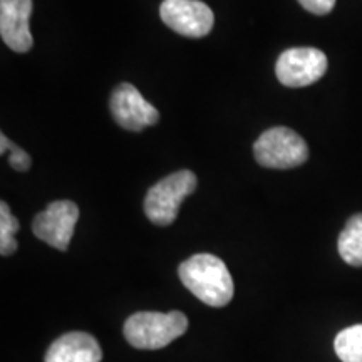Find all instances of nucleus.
Listing matches in <instances>:
<instances>
[{"label": "nucleus", "mask_w": 362, "mask_h": 362, "mask_svg": "<svg viewBox=\"0 0 362 362\" xmlns=\"http://www.w3.org/2000/svg\"><path fill=\"white\" fill-rule=\"evenodd\" d=\"M185 287L210 307H225L233 298V279L225 262L211 253H197L178 267Z\"/></svg>", "instance_id": "obj_1"}, {"label": "nucleus", "mask_w": 362, "mask_h": 362, "mask_svg": "<svg viewBox=\"0 0 362 362\" xmlns=\"http://www.w3.org/2000/svg\"><path fill=\"white\" fill-rule=\"evenodd\" d=\"M188 319L178 310L138 312L124 322V339L136 349H163L187 332Z\"/></svg>", "instance_id": "obj_2"}, {"label": "nucleus", "mask_w": 362, "mask_h": 362, "mask_svg": "<svg viewBox=\"0 0 362 362\" xmlns=\"http://www.w3.org/2000/svg\"><path fill=\"white\" fill-rule=\"evenodd\" d=\"M253 155L264 168L291 170L309 160V146L293 129L277 126L262 133L253 144Z\"/></svg>", "instance_id": "obj_3"}, {"label": "nucleus", "mask_w": 362, "mask_h": 362, "mask_svg": "<svg viewBox=\"0 0 362 362\" xmlns=\"http://www.w3.org/2000/svg\"><path fill=\"white\" fill-rule=\"evenodd\" d=\"M197 189V175L180 170L158 181L144 198V214L155 225L168 226L178 216L181 203Z\"/></svg>", "instance_id": "obj_4"}, {"label": "nucleus", "mask_w": 362, "mask_h": 362, "mask_svg": "<svg viewBox=\"0 0 362 362\" xmlns=\"http://www.w3.org/2000/svg\"><path fill=\"white\" fill-rule=\"evenodd\" d=\"M327 71V56L315 47H292L280 54L275 74L287 88H305Z\"/></svg>", "instance_id": "obj_5"}, {"label": "nucleus", "mask_w": 362, "mask_h": 362, "mask_svg": "<svg viewBox=\"0 0 362 362\" xmlns=\"http://www.w3.org/2000/svg\"><path fill=\"white\" fill-rule=\"evenodd\" d=\"M79 208L71 200H57L35 216L33 232L35 237L57 250L66 252L74 235Z\"/></svg>", "instance_id": "obj_6"}, {"label": "nucleus", "mask_w": 362, "mask_h": 362, "mask_svg": "<svg viewBox=\"0 0 362 362\" xmlns=\"http://www.w3.org/2000/svg\"><path fill=\"white\" fill-rule=\"evenodd\" d=\"M161 21L185 37H205L214 29V12L200 0H163Z\"/></svg>", "instance_id": "obj_7"}, {"label": "nucleus", "mask_w": 362, "mask_h": 362, "mask_svg": "<svg viewBox=\"0 0 362 362\" xmlns=\"http://www.w3.org/2000/svg\"><path fill=\"white\" fill-rule=\"evenodd\" d=\"M112 117L121 128L128 131H143L160 119V112L153 104L141 96L133 84L123 83L116 86L111 94Z\"/></svg>", "instance_id": "obj_8"}, {"label": "nucleus", "mask_w": 362, "mask_h": 362, "mask_svg": "<svg viewBox=\"0 0 362 362\" xmlns=\"http://www.w3.org/2000/svg\"><path fill=\"white\" fill-rule=\"evenodd\" d=\"M30 13L33 0H0V35L13 52H27L33 47Z\"/></svg>", "instance_id": "obj_9"}, {"label": "nucleus", "mask_w": 362, "mask_h": 362, "mask_svg": "<svg viewBox=\"0 0 362 362\" xmlns=\"http://www.w3.org/2000/svg\"><path fill=\"white\" fill-rule=\"evenodd\" d=\"M103 351L88 332H67L47 349L45 362H101Z\"/></svg>", "instance_id": "obj_10"}, {"label": "nucleus", "mask_w": 362, "mask_h": 362, "mask_svg": "<svg viewBox=\"0 0 362 362\" xmlns=\"http://www.w3.org/2000/svg\"><path fill=\"white\" fill-rule=\"evenodd\" d=\"M337 248L341 259L352 267H362V214L347 220L339 235Z\"/></svg>", "instance_id": "obj_11"}, {"label": "nucleus", "mask_w": 362, "mask_h": 362, "mask_svg": "<svg viewBox=\"0 0 362 362\" xmlns=\"http://www.w3.org/2000/svg\"><path fill=\"white\" fill-rule=\"evenodd\" d=\"M334 349L342 362H362V324L341 330L334 341Z\"/></svg>", "instance_id": "obj_12"}, {"label": "nucleus", "mask_w": 362, "mask_h": 362, "mask_svg": "<svg viewBox=\"0 0 362 362\" xmlns=\"http://www.w3.org/2000/svg\"><path fill=\"white\" fill-rule=\"evenodd\" d=\"M21 230L19 220L11 214L6 202L0 203V253L4 257L12 255L17 250L16 233Z\"/></svg>", "instance_id": "obj_13"}, {"label": "nucleus", "mask_w": 362, "mask_h": 362, "mask_svg": "<svg viewBox=\"0 0 362 362\" xmlns=\"http://www.w3.org/2000/svg\"><path fill=\"white\" fill-rule=\"evenodd\" d=\"M8 151H11V155H8V163H11V166L16 171H27L30 168V165H33V160H30V156L27 155V151H24L21 146H16L11 141V146H8Z\"/></svg>", "instance_id": "obj_14"}, {"label": "nucleus", "mask_w": 362, "mask_h": 362, "mask_svg": "<svg viewBox=\"0 0 362 362\" xmlns=\"http://www.w3.org/2000/svg\"><path fill=\"white\" fill-rule=\"evenodd\" d=\"M298 4L315 16H325L336 6V0H298Z\"/></svg>", "instance_id": "obj_15"}, {"label": "nucleus", "mask_w": 362, "mask_h": 362, "mask_svg": "<svg viewBox=\"0 0 362 362\" xmlns=\"http://www.w3.org/2000/svg\"><path fill=\"white\" fill-rule=\"evenodd\" d=\"M0 141H2V149H0V151H2V155H6L8 146H11V139H8L6 134H2L0 136Z\"/></svg>", "instance_id": "obj_16"}]
</instances>
